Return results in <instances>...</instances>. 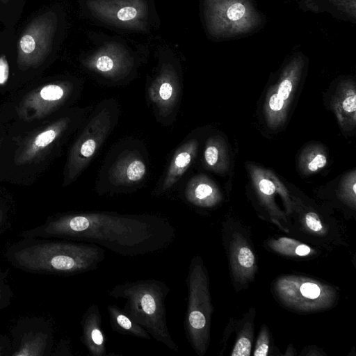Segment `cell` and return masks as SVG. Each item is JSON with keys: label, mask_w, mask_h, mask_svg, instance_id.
Wrapping results in <instances>:
<instances>
[{"label": "cell", "mask_w": 356, "mask_h": 356, "mask_svg": "<svg viewBox=\"0 0 356 356\" xmlns=\"http://www.w3.org/2000/svg\"><path fill=\"white\" fill-rule=\"evenodd\" d=\"M310 248L306 245H300L296 249V253L299 256H305L310 252Z\"/></svg>", "instance_id": "cell-30"}, {"label": "cell", "mask_w": 356, "mask_h": 356, "mask_svg": "<svg viewBox=\"0 0 356 356\" xmlns=\"http://www.w3.org/2000/svg\"><path fill=\"white\" fill-rule=\"evenodd\" d=\"M104 254L102 247L92 243L52 242L23 248L15 257L30 270L74 275L97 268Z\"/></svg>", "instance_id": "cell-3"}, {"label": "cell", "mask_w": 356, "mask_h": 356, "mask_svg": "<svg viewBox=\"0 0 356 356\" xmlns=\"http://www.w3.org/2000/svg\"><path fill=\"white\" fill-rule=\"evenodd\" d=\"M335 101L334 108L343 125H355L356 95L354 87L347 86Z\"/></svg>", "instance_id": "cell-17"}, {"label": "cell", "mask_w": 356, "mask_h": 356, "mask_svg": "<svg viewBox=\"0 0 356 356\" xmlns=\"http://www.w3.org/2000/svg\"><path fill=\"white\" fill-rule=\"evenodd\" d=\"M3 219V211L0 210V223L1 222Z\"/></svg>", "instance_id": "cell-31"}, {"label": "cell", "mask_w": 356, "mask_h": 356, "mask_svg": "<svg viewBox=\"0 0 356 356\" xmlns=\"http://www.w3.org/2000/svg\"><path fill=\"white\" fill-rule=\"evenodd\" d=\"M86 6L94 16L108 24L135 31L147 29L146 0H87Z\"/></svg>", "instance_id": "cell-7"}, {"label": "cell", "mask_w": 356, "mask_h": 356, "mask_svg": "<svg viewBox=\"0 0 356 356\" xmlns=\"http://www.w3.org/2000/svg\"><path fill=\"white\" fill-rule=\"evenodd\" d=\"M259 188L261 192L266 195H273L275 191L274 184L268 179H261L259 182Z\"/></svg>", "instance_id": "cell-27"}, {"label": "cell", "mask_w": 356, "mask_h": 356, "mask_svg": "<svg viewBox=\"0 0 356 356\" xmlns=\"http://www.w3.org/2000/svg\"><path fill=\"white\" fill-rule=\"evenodd\" d=\"M111 126V114L107 108L102 109L89 121L70 151L64 186L74 181L87 166L104 143Z\"/></svg>", "instance_id": "cell-6"}, {"label": "cell", "mask_w": 356, "mask_h": 356, "mask_svg": "<svg viewBox=\"0 0 356 356\" xmlns=\"http://www.w3.org/2000/svg\"><path fill=\"white\" fill-rule=\"evenodd\" d=\"M8 76V69L6 65H0V85L4 84Z\"/></svg>", "instance_id": "cell-28"}, {"label": "cell", "mask_w": 356, "mask_h": 356, "mask_svg": "<svg viewBox=\"0 0 356 356\" xmlns=\"http://www.w3.org/2000/svg\"><path fill=\"white\" fill-rule=\"evenodd\" d=\"M110 323L113 330L123 334H129L144 339H151L148 332L134 322L117 305L107 307Z\"/></svg>", "instance_id": "cell-16"}, {"label": "cell", "mask_w": 356, "mask_h": 356, "mask_svg": "<svg viewBox=\"0 0 356 356\" xmlns=\"http://www.w3.org/2000/svg\"><path fill=\"white\" fill-rule=\"evenodd\" d=\"M47 234L81 240L125 257H138L165 249L176 229L154 216L86 212L61 216L44 227Z\"/></svg>", "instance_id": "cell-1"}, {"label": "cell", "mask_w": 356, "mask_h": 356, "mask_svg": "<svg viewBox=\"0 0 356 356\" xmlns=\"http://www.w3.org/2000/svg\"><path fill=\"white\" fill-rule=\"evenodd\" d=\"M179 93V79L175 70L171 65H163L149 88L150 100L159 113L166 116L176 106Z\"/></svg>", "instance_id": "cell-12"}, {"label": "cell", "mask_w": 356, "mask_h": 356, "mask_svg": "<svg viewBox=\"0 0 356 356\" xmlns=\"http://www.w3.org/2000/svg\"><path fill=\"white\" fill-rule=\"evenodd\" d=\"M47 336L43 333L26 335L17 351L13 355L16 356H42L47 343Z\"/></svg>", "instance_id": "cell-19"}, {"label": "cell", "mask_w": 356, "mask_h": 356, "mask_svg": "<svg viewBox=\"0 0 356 356\" xmlns=\"http://www.w3.org/2000/svg\"><path fill=\"white\" fill-rule=\"evenodd\" d=\"M72 86L66 81L50 83L29 93L17 107L19 118L31 122L40 120L59 108L68 98Z\"/></svg>", "instance_id": "cell-8"}, {"label": "cell", "mask_w": 356, "mask_h": 356, "mask_svg": "<svg viewBox=\"0 0 356 356\" xmlns=\"http://www.w3.org/2000/svg\"><path fill=\"white\" fill-rule=\"evenodd\" d=\"M197 148V141L191 140L176 150L164 178L162 191L171 188L182 177L194 159Z\"/></svg>", "instance_id": "cell-15"}, {"label": "cell", "mask_w": 356, "mask_h": 356, "mask_svg": "<svg viewBox=\"0 0 356 356\" xmlns=\"http://www.w3.org/2000/svg\"><path fill=\"white\" fill-rule=\"evenodd\" d=\"M327 163V159L323 154L318 153L312 156L307 163V168L311 172H315L323 168Z\"/></svg>", "instance_id": "cell-24"}, {"label": "cell", "mask_w": 356, "mask_h": 356, "mask_svg": "<svg viewBox=\"0 0 356 356\" xmlns=\"http://www.w3.org/2000/svg\"><path fill=\"white\" fill-rule=\"evenodd\" d=\"M251 343L248 339L241 337L238 340L234 350L232 356H248L250 354Z\"/></svg>", "instance_id": "cell-21"}, {"label": "cell", "mask_w": 356, "mask_h": 356, "mask_svg": "<svg viewBox=\"0 0 356 356\" xmlns=\"http://www.w3.org/2000/svg\"><path fill=\"white\" fill-rule=\"evenodd\" d=\"M334 6L349 16L355 17V0H330Z\"/></svg>", "instance_id": "cell-22"}, {"label": "cell", "mask_w": 356, "mask_h": 356, "mask_svg": "<svg viewBox=\"0 0 356 356\" xmlns=\"http://www.w3.org/2000/svg\"><path fill=\"white\" fill-rule=\"evenodd\" d=\"M58 18L52 10L31 21L17 44V63L21 70L40 65L50 54L57 30Z\"/></svg>", "instance_id": "cell-5"}, {"label": "cell", "mask_w": 356, "mask_h": 356, "mask_svg": "<svg viewBox=\"0 0 356 356\" xmlns=\"http://www.w3.org/2000/svg\"><path fill=\"white\" fill-rule=\"evenodd\" d=\"M305 222L307 227L313 231L318 232L322 229L321 220L317 214L314 212H309L306 215Z\"/></svg>", "instance_id": "cell-26"}, {"label": "cell", "mask_w": 356, "mask_h": 356, "mask_svg": "<svg viewBox=\"0 0 356 356\" xmlns=\"http://www.w3.org/2000/svg\"><path fill=\"white\" fill-rule=\"evenodd\" d=\"M1 1L4 4H7L10 1V0H1Z\"/></svg>", "instance_id": "cell-32"}, {"label": "cell", "mask_w": 356, "mask_h": 356, "mask_svg": "<svg viewBox=\"0 0 356 356\" xmlns=\"http://www.w3.org/2000/svg\"><path fill=\"white\" fill-rule=\"evenodd\" d=\"M204 160L209 166H215L219 159V151L218 147L213 143H209L204 150Z\"/></svg>", "instance_id": "cell-20"}, {"label": "cell", "mask_w": 356, "mask_h": 356, "mask_svg": "<svg viewBox=\"0 0 356 356\" xmlns=\"http://www.w3.org/2000/svg\"><path fill=\"white\" fill-rule=\"evenodd\" d=\"M213 194V188L207 179L197 177L192 179L185 191L186 199L193 204L207 202Z\"/></svg>", "instance_id": "cell-18"}, {"label": "cell", "mask_w": 356, "mask_h": 356, "mask_svg": "<svg viewBox=\"0 0 356 356\" xmlns=\"http://www.w3.org/2000/svg\"><path fill=\"white\" fill-rule=\"evenodd\" d=\"M84 66L105 77L115 79L126 75L132 68L134 60L121 44L106 42L83 60Z\"/></svg>", "instance_id": "cell-9"}, {"label": "cell", "mask_w": 356, "mask_h": 356, "mask_svg": "<svg viewBox=\"0 0 356 356\" xmlns=\"http://www.w3.org/2000/svg\"><path fill=\"white\" fill-rule=\"evenodd\" d=\"M70 122L67 117L58 119L31 136L16 152L15 164L24 165L40 158L65 131Z\"/></svg>", "instance_id": "cell-11"}, {"label": "cell", "mask_w": 356, "mask_h": 356, "mask_svg": "<svg viewBox=\"0 0 356 356\" xmlns=\"http://www.w3.org/2000/svg\"><path fill=\"white\" fill-rule=\"evenodd\" d=\"M268 350V346L266 343H261L254 353V356H266Z\"/></svg>", "instance_id": "cell-29"}, {"label": "cell", "mask_w": 356, "mask_h": 356, "mask_svg": "<svg viewBox=\"0 0 356 356\" xmlns=\"http://www.w3.org/2000/svg\"><path fill=\"white\" fill-rule=\"evenodd\" d=\"M300 292L305 298L315 299L320 295L321 291L316 284L307 282L301 286Z\"/></svg>", "instance_id": "cell-25"}, {"label": "cell", "mask_w": 356, "mask_h": 356, "mask_svg": "<svg viewBox=\"0 0 356 356\" xmlns=\"http://www.w3.org/2000/svg\"><path fill=\"white\" fill-rule=\"evenodd\" d=\"M208 32L218 38L252 31L261 22L251 0H204Z\"/></svg>", "instance_id": "cell-4"}, {"label": "cell", "mask_w": 356, "mask_h": 356, "mask_svg": "<svg viewBox=\"0 0 356 356\" xmlns=\"http://www.w3.org/2000/svg\"><path fill=\"white\" fill-rule=\"evenodd\" d=\"M170 288L154 279L139 280L119 284L108 295L125 300L122 311L149 335L172 350L178 346L169 331L165 311V298Z\"/></svg>", "instance_id": "cell-2"}, {"label": "cell", "mask_w": 356, "mask_h": 356, "mask_svg": "<svg viewBox=\"0 0 356 356\" xmlns=\"http://www.w3.org/2000/svg\"><path fill=\"white\" fill-rule=\"evenodd\" d=\"M2 351H3V348H2V347L0 346V355H3V353H2Z\"/></svg>", "instance_id": "cell-33"}, {"label": "cell", "mask_w": 356, "mask_h": 356, "mask_svg": "<svg viewBox=\"0 0 356 356\" xmlns=\"http://www.w3.org/2000/svg\"><path fill=\"white\" fill-rule=\"evenodd\" d=\"M302 56L294 58L286 67L279 82L270 92L266 103V113L269 124L277 125L285 118L286 110L303 67Z\"/></svg>", "instance_id": "cell-10"}, {"label": "cell", "mask_w": 356, "mask_h": 356, "mask_svg": "<svg viewBox=\"0 0 356 356\" xmlns=\"http://www.w3.org/2000/svg\"><path fill=\"white\" fill-rule=\"evenodd\" d=\"M145 163L136 153H123L110 170V180L115 186H126L141 181L146 175Z\"/></svg>", "instance_id": "cell-13"}, {"label": "cell", "mask_w": 356, "mask_h": 356, "mask_svg": "<svg viewBox=\"0 0 356 356\" xmlns=\"http://www.w3.org/2000/svg\"><path fill=\"white\" fill-rule=\"evenodd\" d=\"M239 264L245 268L251 267L254 261V257L252 252L246 247L240 249L238 255Z\"/></svg>", "instance_id": "cell-23"}, {"label": "cell", "mask_w": 356, "mask_h": 356, "mask_svg": "<svg viewBox=\"0 0 356 356\" xmlns=\"http://www.w3.org/2000/svg\"><path fill=\"white\" fill-rule=\"evenodd\" d=\"M101 315L97 305H91L86 311L81 324L82 341L92 356L106 355L104 333L101 326Z\"/></svg>", "instance_id": "cell-14"}]
</instances>
